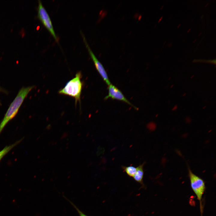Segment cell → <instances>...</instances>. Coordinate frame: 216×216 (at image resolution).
Wrapping results in <instances>:
<instances>
[{"mask_svg": "<svg viewBox=\"0 0 216 216\" xmlns=\"http://www.w3.org/2000/svg\"><path fill=\"white\" fill-rule=\"evenodd\" d=\"M34 87V86L22 87L19 90L0 124V134L8 123L16 116L25 98Z\"/></svg>", "mask_w": 216, "mask_h": 216, "instance_id": "1", "label": "cell"}, {"mask_svg": "<svg viewBox=\"0 0 216 216\" xmlns=\"http://www.w3.org/2000/svg\"><path fill=\"white\" fill-rule=\"evenodd\" d=\"M81 78V72H77L75 77L68 81L65 86L58 91V93L74 98L76 104L80 102L83 86Z\"/></svg>", "mask_w": 216, "mask_h": 216, "instance_id": "2", "label": "cell"}, {"mask_svg": "<svg viewBox=\"0 0 216 216\" xmlns=\"http://www.w3.org/2000/svg\"><path fill=\"white\" fill-rule=\"evenodd\" d=\"M188 174L192 190L199 201H200L206 188L203 180L194 174L189 168Z\"/></svg>", "mask_w": 216, "mask_h": 216, "instance_id": "3", "label": "cell"}, {"mask_svg": "<svg viewBox=\"0 0 216 216\" xmlns=\"http://www.w3.org/2000/svg\"><path fill=\"white\" fill-rule=\"evenodd\" d=\"M38 16L44 25L49 30L56 41L58 38L55 32L50 16L43 6L41 1H38Z\"/></svg>", "mask_w": 216, "mask_h": 216, "instance_id": "4", "label": "cell"}, {"mask_svg": "<svg viewBox=\"0 0 216 216\" xmlns=\"http://www.w3.org/2000/svg\"><path fill=\"white\" fill-rule=\"evenodd\" d=\"M83 38L89 54L94 62L95 67L99 73L106 84L109 86L111 84L107 74L104 66L93 53L87 43L86 38L82 35Z\"/></svg>", "mask_w": 216, "mask_h": 216, "instance_id": "5", "label": "cell"}, {"mask_svg": "<svg viewBox=\"0 0 216 216\" xmlns=\"http://www.w3.org/2000/svg\"><path fill=\"white\" fill-rule=\"evenodd\" d=\"M108 94L104 99L106 100L109 98L122 101L132 106L135 109L137 108L132 104L124 96L122 92L116 87L111 84L108 86Z\"/></svg>", "mask_w": 216, "mask_h": 216, "instance_id": "6", "label": "cell"}, {"mask_svg": "<svg viewBox=\"0 0 216 216\" xmlns=\"http://www.w3.org/2000/svg\"><path fill=\"white\" fill-rule=\"evenodd\" d=\"M144 164V163H143L136 167V172L133 177L136 181L141 184H143V179L144 174L143 166Z\"/></svg>", "mask_w": 216, "mask_h": 216, "instance_id": "7", "label": "cell"}, {"mask_svg": "<svg viewBox=\"0 0 216 216\" xmlns=\"http://www.w3.org/2000/svg\"><path fill=\"white\" fill-rule=\"evenodd\" d=\"M22 140V139H21L16 141L14 143L9 145L8 146H6L1 151H0V161L3 157L6 155L15 146H16L17 144H19Z\"/></svg>", "mask_w": 216, "mask_h": 216, "instance_id": "8", "label": "cell"}, {"mask_svg": "<svg viewBox=\"0 0 216 216\" xmlns=\"http://www.w3.org/2000/svg\"><path fill=\"white\" fill-rule=\"evenodd\" d=\"M122 168L127 175L131 177H133L136 171V168L132 166H122Z\"/></svg>", "mask_w": 216, "mask_h": 216, "instance_id": "9", "label": "cell"}, {"mask_svg": "<svg viewBox=\"0 0 216 216\" xmlns=\"http://www.w3.org/2000/svg\"><path fill=\"white\" fill-rule=\"evenodd\" d=\"M64 197L67 200H68V201L70 203V204L75 208V209L76 210L77 212L80 216H88V215L85 214L82 211H81L80 209H79V208H78L77 207L74 203H73L72 202H71L70 200H68V199H67V198H66L64 196Z\"/></svg>", "mask_w": 216, "mask_h": 216, "instance_id": "10", "label": "cell"}, {"mask_svg": "<svg viewBox=\"0 0 216 216\" xmlns=\"http://www.w3.org/2000/svg\"><path fill=\"white\" fill-rule=\"evenodd\" d=\"M3 92L4 93H7V92L5 91L4 89H3L2 88L0 87V92ZM1 104L0 103V104Z\"/></svg>", "mask_w": 216, "mask_h": 216, "instance_id": "11", "label": "cell"}]
</instances>
